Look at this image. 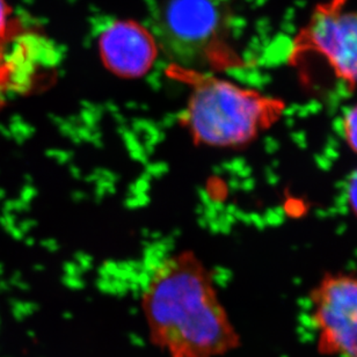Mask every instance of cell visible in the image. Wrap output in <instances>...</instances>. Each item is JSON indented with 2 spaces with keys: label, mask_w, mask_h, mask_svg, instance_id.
<instances>
[{
  "label": "cell",
  "mask_w": 357,
  "mask_h": 357,
  "mask_svg": "<svg viewBox=\"0 0 357 357\" xmlns=\"http://www.w3.org/2000/svg\"><path fill=\"white\" fill-rule=\"evenodd\" d=\"M150 344L167 357H224L241 337L206 266L190 252L155 268L141 297Z\"/></svg>",
  "instance_id": "6da1fadb"
},
{
  "label": "cell",
  "mask_w": 357,
  "mask_h": 357,
  "mask_svg": "<svg viewBox=\"0 0 357 357\" xmlns=\"http://www.w3.org/2000/svg\"><path fill=\"white\" fill-rule=\"evenodd\" d=\"M180 70L192 79L185 121L197 142L217 148L244 146L284 114L285 103L278 98L199 71Z\"/></svg>",
  "instance_id": "7a4b0ae2"
},
{
  "label": "cell",
  "mask_w": 357,
  "mask_h": 357,
  "mask_svg": "<svg viewBox=\"0 0 357 357\" xmlns=\"http://www.w3.org/2000/svg\"><path fill=\"white\" fill-rule=\"evenodd\" d=\"M155 36L180 69L196 71L227 54L223 12L216 0H165Z\"/></svg>",
  "instance_id": "3957f363"
},
{
  "label": "cell",
  "mask_w": 357,
  "mask_h": 357,
  "mask_svg": "<svg viewBox=\"0 0 357 357\" xmlns=\"http://www.w3.org/2000/svg\"><path fill=\"white\" fill-rule=\"evenodd\" d=\"M316 59L346 86L357 85V10L348 0L317 3L309 19L292 38L288 61L301 66Z\"/></svg>",
  "instance_id": "277c9868"
},
{
  "label": "cell",
  "mask_w": 357,
  "mask_h": 357,
  "mask_svg": "<svg viewBox=\"0 0 357 357\" xmlns=\"http://www.w3.org/2000/svg\"><path fill=\"white\" fill-rule=\"evenodd\" d=\"M310 305L319 353L357 357V275H325L311 291Z\"/></svg>",
  "instance_id": "5b68a950"
},
{
  "label": "cell",
  "mask_w": 357,
  "mask_h": 357,
  "mask_svg": "<svg viewBox=\"0 0 357 357\" xmlns=\"http://www.w3.org/2000/svg\"><path fill=\"white\" fill-rule=\"evenodd\" d=\"M98 45L105 66L122 78L145 76L158 56L155 35L136 21H114L100 34Z\"/></svg>",
  "instance_id": "8992f818"
},
{
  "label": "cell",
  "mask_w": 357,
  "mask_h": 357,
  "mask_svg": "<svg viewBox=\"0 0 357 357\" xmlns=\"http://www.w3.org/2000/svg\"><path fill=\"white\" fill-rule=\"evenodd\" d=\"M24 24L14 15L13 8L7 0H0V43L24 29Z\"/></svg>",
  "instance_id": "52a82bcc"
},
{
  "label": "cell",
  "mask_w": 357,
  "mask_h": 357,
  "mask_svg": "<svg viewBox=\"0 0 357 357\" xmlns=\"http://www.w3.org/2000/svg\"><path fill=\"white\" fill-rule=\"evenodd\" d=\"M342 132H344V141L351 151L357 155V103L354 106L348 108L344 113L342 120Z\"/></svg>",
  "instance_id": "ba28073f"
},
{
  "label": "cell",
  "mask_w": 357,
  "mask_h": 357,
  "mask_svg": "<svg viewBox=\"0 0 357 357\" xmlns=\"http://www.w3.org/2000/svg\"><path fill=\"white\" fill-rule=\"evenodd\" d=\"M348 204L357 216V169L353 172L347 185Z\"/></svg>",
  "instance_id": "9c48e42d"
}]
</instances>
